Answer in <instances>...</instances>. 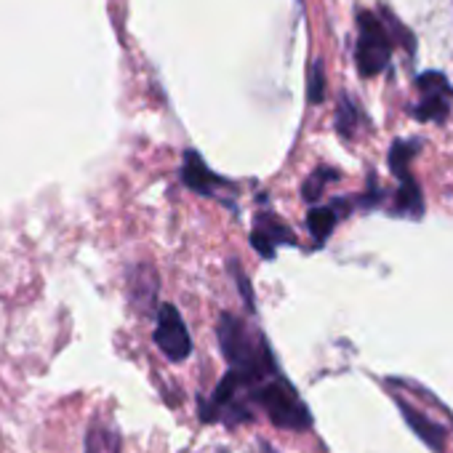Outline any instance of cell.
I'll list each match as a JSON object with an SVG mask.
<instances>
[{
    "instance_id": "obj_1",
    "label": "cell",
    "mask_w": 453,
    "mask_h": 453,
    "mask_svg": "<svg viewBox=\"0 0 453 453\" xmlns=\"http://www.w3.org/2000/svg\"><path fill=\"white\" fill-rule=\"evenodd\" d=\"M216 336H219V344H221V355L226 357L233 371L249 376L257 389L278 376V363L265 342V336L254 328H249L241 318L230 315V312H221L219 323H216Z\"/></svg>"
},
{
    "instance_id": "obj_2",
    "label": "cell",
    "mask_w": 453,
    "mask_h": 453,
    "mask_svg": "<svg viewBox=\"0 0 453 453\" xmlns=\"http://www.w3.org/2000/svg\"><path fill=\"white\" fill-rule=\"evenodd\" d=\"M254 400L259 403V408L270 416V421L280 429L288 432H307L312 426V413L304 405V400L299 397V392L294 389V384L286 376H273L267 379L257 392Z\"/></svg>"
},
{
    "instance_id": "obj_3",
    "label": "cell",
    "mask_w": 453,
    "mask_h": 453,
    "mask_svg": "<svg viewBox=\"0 0 453 453\" xmlns=\"http://www.w3.org/2000/svg\"><path fill=\"white\" fill-rule=\"evenodd\" d=\"M357 25H360V38H357V51H355L357 70L363 78H373L389 65L392 35H389L387 25L371 12H363L357 17Z\"/></svg>"
},
{
    "instance_id": "obj_4",
    "label": "cell",
    "mask_w": 453,
    "mask_h": 453,
    "mask_svg": "<svg viewBox=\"0 0 453 453\" xmlns=\"http://www.w3.org/2000/svg\"><path fill=\"white\" fill-rule=\"evenodd\" d=\"M418 102L411 107V115L421 123H445L453 102V88L442 73H424L416 81Z\"/></svg>"
},
{
    "instance_id": "obj_5",
    "label": "cell",
    "mask_w": 453,
    "mask_h": 453,
    "mask_svg": "<svg viewBox=\"0 0 453 453\" xmlns=\"http://www.w3.org/2000/svg\"><path fill=\"white\" fill-rule=\"evenodd\" d=\"M155 344L171 363H184L192 355L189 331L173 304L157 307V326H155Z\"/></svg>"
},
{
    "instance_id": "obj_6",
    "label": "cell",
    "mask_w": 453,
    "mask_h": 453,
    "mask_svg": "<svg viewBox=\"0 0 453 453\" xmlns=\"http://www.w3.org/2000/svg\"><path fill=\"white\" fill-rule=\"evenodd\" d=\"M251 246H254V251H259L270 262V259H275L278 246H299V243H296V235L291 233V226L286 221H280L273 213H259L257 226L251 233Z\"/></svg>"
},
{
    "instance_id": "obj_7",
    "label": "cell",
    "mask_w": 453,
    "mask_h": 453,
    "mask_svg": "<svg viewBox=\"0 0 453 453\" xmlns=\"http://www.w3.org/2000/svg\"><path fill=\"white\" fill-rule=\"evenodd\" d=\"M181 181H184L192 192H197V195H203V197H211V195L216 192V187L226 184L224 179H219V176L203 163V157H200L195 150H187V152H184Z\"/></svg>"
},
{
    "instance_id": "obj_8",
    "label": "cell",
    "mask_w": 453,
    "mask_h": 453,
    "mask_svg": "<svg viewBox=\"0 0 453 453\" xmlns=\"http://www.w3.org/2000/svg\"><path fill=\"white\" fill-rule=\"evenodd\" d=\"M397 408H400V416L405 418V424L413 429V434L426 442L432 450L442 453L445 450V429L440 424H434L429 416H424L421 411H416L413 405H408L405 400H397Z\"/></svg>"
},
{
    "instance_id": "obj_9",
    "label": "cell",
    "mask_w": 453,
    "mask_h": 453,
    "mask_svg": "<svg viewBox=\"0 0 453 453\" xmlns=\"http://www.w3.org/2000/svg\"><path fill=\"white\" fill-rule=\"evenodd\" d=\"M155 299H157V275L152 267L142 265L131 275V302L142 312H150L155 307Z\"/></svg>"
},
{
    "instance_id": "obj_10",
    "label": "cell",
    "mask_w": 453,
    "mask_h": 453,
    "mask_svg": "<svg viewBox=\"0 0 453 453\" xmlns=\"http://www.w3.org/2000/svg\"><path fill=\"white\" fill-rule=\"evenodd\" d=\"M392 213L405 216V219H421L424 216V197H421V189L413 181V176L405 179V181H400V187L395 192Z\"/></svg>"
},
{
    "instance_id": "obj_11",
    "label": "cell",
    "mask_w": 453,
    "mask_h": 453,
    "mask_svg": "<svg viewBox=\"0 0 453 453\" xmlns=\"http://www.w3.org/2000/svg\"><path fill=\"white\" fill-rule=\"evenodd\" d=\"M339 213H342V208L336 205V200H334L331 205L310 208V213H307V230L312 233V238H315V243H318V246H320V243H326V241H328V235L334 233L336 221L342 219Z\"/></svg>"
},
{
    "instance_id": "obj_12",
    "label": "cell",
    "mask_w": 453,
    "mask_h": 453,
    "mask_svg": "<svg viewBox=\"0 0 453 453\" xmlns=\"http://www.w3.org/2000/svg\"><path fill=\"white\" fill-rule=\"evenodd\" d=\"M120 434L107 426L94 421L86 432V453H120Z\"/></svg>"
},
{
    "instance_id": "obj_13",
    "label": "cell",
    "mask_w": 453,
    "mask_h": 453,
    "mask_svg": "<svg viewBox=\"0 0 453 453\" xmlns=\"http://www.w3.org/2000/svg\"><path fill=\"white\" fill-rule=\"evenodd\" d=\"M421 147V142L418 139H397L395 144H392V150H389V171L400 179V181H405V179H411V160L416 157V150Z\"/></svg>"
},
{
    "instance_id": "obj_14",
    "label": "cell",
    "mask_w": 453,
    "mask_h": 453,
    "mask_svg": "<svg viewBox=\"0 0 453 453\" xmlns=\"http://www.w3.org/2000/svg\"><path fill=\"white\" fill-rule=\"evenodd\" d=\"M331 181H339V171H334V168H315V171L307 176V181L302 184V197H304L307 203L320 200L323 192H326V187H328Z\"/></svg>"
},
{
    "instance_id": "obj_15",
    "label": "cell",
    "mask_w": 453,
    "mask_h": 453,
    "mask_svg": "<svg viewBox=\"0 0 453 453\" xmlns=\"http://www.w3.org/2000/svg\"><path fill=\"white\" fill-rule=\"evenodd\" d=\"M355 128H357V110H355V104L347 96H342L339 110H336V131L342 136L352 139L355 136Z\"/></svg>"
},
{
    "instance_id": "obj_16",
    "label": "cell",
    "mask_w": 453,
    "mask_h": 453,
    "mask_svg": "<svg viewBox=\"0 0 453 453\" xmlns=\"http://www.w3.org/2000/svg\"><path fill=\"white\" fill-rule=\"evenodd\" d=\"M307 96H310V104H320L323 96H326V78H323V65L320 62H312V67H310V88H307Z\"/></svg>"
},
{
    "instance_id": "obj_17",
    "label": "cell",
    "mask_w": 453,
    "mask_h": 453,
    "mask_svg": "<svg viewBox=\"0 0 453 453\" xmlns=\"http://www.w3.org/2000/svg\"><path fill=\"white\" fill-rule=\"evenodd\" d=\"M230 273H233V278H235V283H238V288H241V294H243L246 307H249V310H254V294H251V286H249V278H246L243 267H241V265H235V262H230Z\"/></svg>"
}]
</instances>
